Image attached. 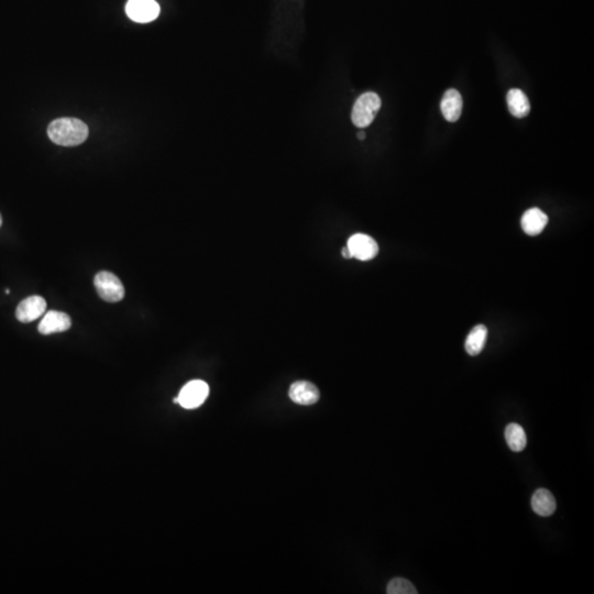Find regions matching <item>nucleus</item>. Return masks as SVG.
Instances as JSON below:
<instances>
[{"instance_id":"nucleus-1","label":"nucleus","mask_w":594,"mask_h":594,"mask_svg":"<svg viewBox=\"0 0 594 594\" xmlns=\"http://www.w3.org/2000/svg\"><path fill=\"white\" fill-rule=\"evenodd\" d=\"M85 122L77 118H59L49 125V138L62 146H80L88 137Z\"/></svg>"},{"instance_id":"nucleus-2","label":"nucleus","mask_w":594,"mask_h":594,"mask_svg":"<svg viewBox=\"0 0 594 594\" xmlns=\"http://www.w3.org/2000/svg\"><path fill=\"white\" fill-rule=\"evenodd\" d=\"M381 105L382 101L377 94L373 92L362 94L357 99L351 114V119L355 126L358 128H366L371 125L381 108Z\"/></svg>"},{"instance_id":"nucleus-3","label":"nucleus","mask_w":594,"mask_h":594,"mask_svg":"<svg viewBox=\"0 0 594 594\" xmlns=\"http://www.w3.org/2000/svg\"><path fill=\"white\" fill-rule=\"evenodd\" d=\"M94 284L101 298L106 302H120L125 296V287L122 285L121 281L110 272L101 271L96 274Z\"/></svg>"},{"instance_id":"nucleus-4","label":"nucleus","mask_w":594,"mask_h":594,"mask_svg":"<svg viewBox=\"0 0 594 594\" xmlns=\"http://www.w3.org/2000/svg\"><path fill=\"white\" fill-rule=\"evenodd\" d=\"M210 394V387L202 380H194L184 385L178 394V404L187 409H197L202 405Z\"/></svg>"},{"instance_id":"nucleus-5","label":"nucleus","mask_w":594,"mask_h":594,"mask_svg":"<svg viewBox=\"0 0 594 594\" xmlns=\"http://www.w3.org/2000/svg\"><path fill=\"white\" fill-rule=\"evenodd\" d=\"M126 14L133 22L148 24L159 17L160 6L155 0H129Z\"/></svg>"},{"instance_id":"nucleus-6","label":"nucleus","mask_w":594,"mask_h":594,"mask_svg":"<svg viewBox=\"0 0 594 594\" xmlns=\"http://www.w3.org/2000/svg\"><path fill=\"white\" fill-rule=\"evenodd\" d=\"M347 248L353 257L360 261H369L377 257L379 246L372 237L364 234H356L348 240Z\"/></svg>"},{"instance_id":"nucleus-7","label":"nucleus","mask_w":594,"mask_h":594,"mask_svg":"<svg viewBox=\"0 0 594 594\" xmlns=\"http://www.w3.org/2000/svg\"><path fill=\"white\" fill-rule=\"evenodd\" d=\"M46 311V302L41 296H29L17 307V319L24 324L40 319Z\"/></svg>"},{"instance_id":"nucleus-8","label":"nucleus","mask_w":594,"mask_h":594,"mask_svg":"<svg viewBox=\"0 0 594 594\" xmlns=\"http://www.w3.org/2000/svg\"><path fill=\"white\" fill-rule=\"evenodd\" d=\"M289 396L294 403L313 405L319 400V391L316 385L307 381H297L289 387Z\"/></svg>"},{"instance_id":"nucleus-9","label":"nucleus","mask_w":594,"mask_h":594,"mask_svg":"<svg viewBox=\"0 0 594 594\" xmlns=\"http://www.w3.org/2000/svg\"><path fill=\"white\" fill-rule=\"evenodd\" d=\"M71 319L67 314L62 312L50 311L45 314L40 324L39 332L42 334H56V332H67L71 328Z\"/></svg>"},{"instance_id":"nucleus-10","label":"nucleus","mask_w":594,"mask_h":594,"mask_svg":"<svg viewBox=\"0 0 594 594\" xmlns=\"http://www.w3.org/2000/svg\"><path fill=\"white\" fill-rule=\"evenodd\" d=\"M522 228L528 236H538L548 223V217L539 208H531L523 215Z\"/></svg>"},{"instance_id":"nucleus-11","label":"nucleus","mask_w":594,"mask_h":594,"mask_svg":"<svg viewBox=\"0 0 594 594\" xmlns=\"http://www.w3.org/2000/svg\"><path fill=\"white\" fill-rule=\"evenodd\" d=\"M462 97L456 90H448L441 101V112L447 121L455 122L459 119L462 112Z\"/></svg>"},{"instance_id":"nucleus-12","label":"nucleus","mask_w":594,"mask_h":594,"mask_svg":"<svg viewBox=\"0 0 594 594\" xmlns=\"http://www.w3.org/2000/svg\"><path fill=\"white\" fill-rule=\"evenodd\" d=\"M532 507L534 512L543 518H548L556 511V500L550 491L546 489H539L532 498Z\"/></svg>"},{"instance_id":"nucleus-13","label":"nucleus","mask_w":594,"mask_h":594,"mask_svg":"<svg viewBox=\"0 0 594 594\" xmlns=\"http://www.w3.org/2000/svg\"><path fill=\"white\" fill-rule=\"evenodd\" d=\"M507 106L511 114L516 118H524L529 114L531 105L527 96L518 88H513L507 93Z\"/></svg>"},{"instance_id":"nucleus-14","label":"nucleus","mask_w":594,"mask_h":594,"mask_svg":"<svg viewBox=\"0 0 594 594\" xmlns=\"http://www.w3.org/2000/svg\"><path fill=\"white\" fill-rule=\"evenodd\" d=\"M488 328L484 325H477L470 332L466 339V350L470 356H477L486 346Z\"/></svg>"},{"instance_id":"nucleus-15","label":"nucleus","mask_w":594,"mask_h":594,"mask_svg":"<svg viewBox=\"0 0 594 594\" xmlns=\"http://www.w3.org/2000/svg\"><path fill=\"white\" fill-rule=\"evenodd\" d=\"M505 439H507V445H509L511 450L515 452H520L524 450L527 443V438H526L525 430L520 425L509 424L505 430Z\"/></svg>"},{"instance_id":"nucleus-16","label":"nucleus","mask_w":594,"mask_h":594,"mask_svg":"<svg viewBox=\"0 0 594 594\" xmlns=\"http://www.w3.org/2000/svg\"><path fill=\"white\" fill-rule=\"evenodd\" d=\"M387 592L389 594H417L414 584L403 578L392 579L387 584Z\"/></svg>"},{"instance_id":"nucleus-17","label":"nucleus","mask_w":594,"mask_h":594,"mask_svg":"<svg viewBox=\"0 0 594 594\" xmlns=\"http://www.w3.org/2000/svg\"><path fill=\"white\" fill-rule=\"evenodd\" d=\"M342 255H343L346 259H350V257H353L350 251H349V249H348L347 247H346L345 249H342Z\"/></svg>"},{"instance_id":"nucleus-18","label":"nucleus","mask_w":594,"mask_h":594,"mask_svg":"<svg viewBox=\"0 0 594 594\" xmlns=\"http://www.w3.org/2000/svg\"><path fill=\"white\" fill-rule=\"evenodd\" d=\"M358 139L359 140H364V139H366V133H364V131H360V133H358Z\"/></svg>"},{"instance_id":"nucleus-19","label":"nucleus","mask_w":594,"mask_h":594,"mask_svg":"<svg viewBox=\"0 0 594 594\" xmlns=\"http://www.w3.org/2000/svg\"><path fill=\"white\" fill-rule=\"evenodd\" d=\"M1 223H3V218H1V215H0V227H1Z\"/></svg>"}]
</instances>
